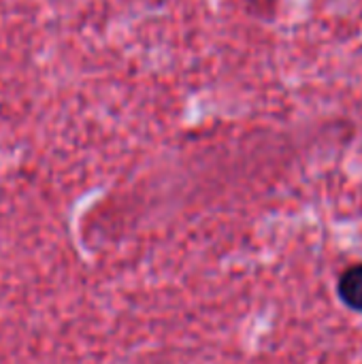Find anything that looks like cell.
I'll use <instances>...</instances> for the list:
<instances>
[{"label": "cell", "mask_w": 362, "mask_h": 364, "mask_svg": "<svg viewBox=\"0 0 362 364\" xmlns=\"http://www.w3.org/2000/svg\"><path fill=\"white\" fill-rule=\"evenodd\" d=\"M337 296L350 309L362 314V262L348 267L337 282Z\"/></svg>", "instance_id": "cell-1"}]
</instances>
